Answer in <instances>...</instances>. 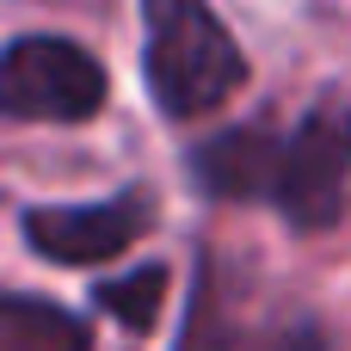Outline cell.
<instances>
[{
    "label": "cell",
    "mask_w": 351,
    "mask_h": 351,
    "mask_svg": "<svg viewBox=\"0 0 351 351\" xmlns=\"http://www.w3.org/2000/svg\"><path fill=\"white\" fill-rule=\"evenodd\" d=\"M191 179L228 204H271L302 234L333 228L351 197V93H321L296 130L234 123L197 142Z\"/></svg>",
    "instance_id": "6da1fadb"
},
{
    "label": "cell",
    "mask_w": 351,
    "mask_h": 351,
    "mask_svg": "<svg viewBox=\"0 0 351 351\" xmlns=\"http://www.w3.org/2000/svg\"><path fill=\"white\" fill-rule=\"evenodd\" d=\"M142 80L167 117L191 123L247 86V56L210 0H142Z\"/></svg>",
    "instance_id": "7a4b0ae2"
},
{
    "label": "cell",
    "mask_w": 351,
    "mask_h": 351,
    "mask_svg": "<svg viewBox=\"0 0 351 351\" xmlns=\"http://www.w3.org/2000/svg\"><path fill=\"white\" fill-rule=\"evenodd\" d=\"M105 99L111 80L74 37L31 31L0 49V117L12 123H93Z\"/></svg>",
    "instance_id": "3957f363"
},
{
    "label": "cell",
    "mask_w": 351,
    "mask_h": 351,
    "mask_svg": "<svg viewBox=\"0 0 351 351\" xmlns=\"http://www.w3.org/2000/svg\"><path fill=\"white\" fill-rule=\"evenodd\" d=\"M148 228H154V197L142 185H130L117 197H93V204H31L19 216L25 247L56 265H111Z\"/></svg>",
    "instance_id": "277c9868"
},
{
    "label": "cell",
    "mask_w": 351,
    "mask_h": 351,
    "mask_svg": "<svg viewBox=\"0 0 351 351\" xmlns=\"http://www.w3.org/2000/svg\"><path fill=\"white\" fill-rule=\"evenodd\" d=\"M0 351H93V333L80 315H68L43 296L0 290Z\"/></svg>",
    "instance_id": "5b68a950"
},
{
    "label": "cell",
    "mask_w": 351,
    "mask_h": 351,
    "mask_svg": "<svg viewBox=\"0 0 351 351\" xmlns=\"http://www.w3.org/2000/svg\"><path fill=\"white\" fill-rule=\"evenodd\" d=\"M160 296H167V265H136L130 278H111V284L93 290V302H99L111 321H123L130 333H154Z\"/></svg>",
    "instance_id": "8992f818"
},
{
    "label": "cell",
    "mask_w": 351,
    "mask_h": 351,
    "mask_svg": "<svg viewBox=\"0 0 351 351\" xmlns=\"http://www.w3.org/2000/svg\"><path fill=\"white\" fill-rule=\"evenodd\" d=\"M185 351H222L216 339H204V333H185ZM253 351H327V339H321V327H284V333H259L253 339Z\"/></svg>",
    "instance_id": "52a82bcc"
}]
</instances>
